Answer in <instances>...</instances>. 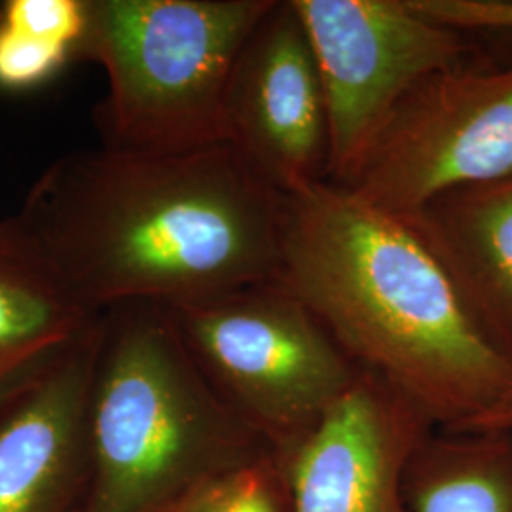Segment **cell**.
I'll return each instance as SVG.
<instances>
[{
    "label": "cell",
    "mask_w": 512,
    "mask_h": 512,
    "mask_svg": "<svg viewBox=\"0 0 512 512\" xmlns=\"http://www.w3.org/2000/svg\"><path fill=\"white\" fill-rule=\"evenodd\" d=\"M310 38L330 126V183L363 162L393 110L431 74L467 57L463 31L410 0H291Z\"/></svg>",
    "instance_id": "52a82bcc"
},
{
    "label": "cell",
    "mask_w": 512,
    "mask_h": 512,
    "mask_svg": "<svg viewBox=\"0 0 512 512\" xmlns=\"http://www.w3.org/2000/svg\"><path fill=\"white\" fill-rule=\"evenodd\" d=\"M169 311L205 380L277 458H289L363 372L277 281Z\"/></svg>",
    "instance_id": "5b68a950"
},
{
    "label": "cell",
    "mask_w": 512,
    "mask_h": 512,
    "mask_svg": "<svg viewBox=\"0 0 512 512\" xmlns=\"http://www.w3.org/2000/svg\"><path fill=\"white\" fill-rule=\"evenodd\" d=\"M99 317L54 365L0 401V512H73Z\"/></svg>",
    "instance_id": "30bf717a"
},
{
    "label": "cell",
    "mask_w": 512,
    "mask_h": 512,
    "mask_svg": "<svg viewBox=\"0 0 512 512\" xmlns=\"http://www.w3.org/2000/svg\"><path fill=\"white\" fill-rule=\"evenodd\" d=\"M435 431L397 387L363 370L283 459L293 512H412L406 473Z\"/></svg>",
    "instance_id": "9c48e42d"
},
{
    "label": "cell",
    "mask_w": 512,
    "mask_h": 512,
    "mask_svg": "<svg viewBox=\"0 0 512 512\" xmlns=\"http://www.w3.org/2000/svg\"><path fill=\"white\" fill-rule=\"evenodd\" d=\"M512 175V65L465 59L427 76L393 110L346 186L412 217L446 192Z\"/></svg>",
    "instance_id": "8992f818"
},
{
    "label": "cell",
    "mask_w": 512,
    "mask_h": 512,
    "mask_svg": "<svg viewBox=\"0 0 512 512\" xmlns=\"http://www.w3.org/2000/svg\"><path fill=\"white\" fill-rule=\"evenodd\" d=\"M183 512H293L283 459L272 454L222 476Z\"/></svg>",
    "instance_id": "9a60e30c"
},
{
    "label": "cell",
    "mask_w": 512,
    "mask_h": 512,
    "mask_svg": "<svg viewBox=\"0 0 512 512\" xmlns=\"http://www.w3.org/2000/svg\"><path fill=\"white\" fill-rule=\"evenodd\" d=\"M99 315L67 291L16 217L0 219V401L61 359Z\"/></svg>",
    "instance_id": "7c38bea8"
},
{
    "label": "cell",
    "mask_w": 512,
    "mask_h": 512,
    "mask_svg": "<svg viewBox=\"0 0 512 512\" xmlns=\"http://www.w3.org/2000/svg\"><path fill=\"white\" fill-rule=\"evenodd\" d=\"M275 0H88L82 61L105 69L101 147L173 154L226 143L239 52Z\"/></svg>",
    "instance_id": "277c9868"
},
{
    "label": "cell",
    "mask_w": 512,
    "mask_h": 512,
    "mask_svg": "<svg viewBox=\"0 0 512 512\" xmlns=\"http://www.w3.org/2000/svg\"><path fill=\"white\" fill-rule=\"evenodd\" d=\"M88 0H0V95L35 92L80 63Z\"/></svg>",
    "instance_id": "5bb4252c"
},
{
    "label": "cell",
    "mask_w": 512,
    "mask_h": 512,
    "mask_svg": "<svg viewBox=\"0 0 512 512\" xmlns=\"http://www.w3.org/2000/svg\"><path fill=\"white\" fill-rule=\"evenodd\" d=\"M406 219L440 256L482 329L512 361V175L446 192Z\"/></svg>",
    "instance_id": "8fae6325"
},
{
    "label": "cell",
    "mask_w": 512,
    "mask_h": 512,
    "mask_svg": "<svg viewBox=\"0 0 512 512\" xmlns=\"http://www.w3.org/2000/svg\"><path fill=\"white\" fill-rule=\"evenodd\" d=\"M412 512H512V433L437 429L410 461Z\"/></svg>",
    "instance_id": "4fadbf2b"
},
{
    "label": "cell",
    "mask_w": 512,
    "mask_h": 512,
    "mask_svg": "<svg viewBox=\"0 0 512 512\" xmlns=\"http://www.w3.org/2000/svg\"><path fill=\"white\" fill-rule=\"evenodd\" d=\"M274 281L437 429L465 427L511 385V359L418 228L346 186L285 194Z\"/></svg>",
    "instance_id": "7a4b0ae2"
},
{
    "label": "cell",
    "mask_w": 512,
    "mask_h": 512,
    "mask_svg": "<svg viewBox=\"0 0 512 512\" xmlns=\"http://www.w3.org/2000/svg\"><path fill=\"white\" fill-rule=\"evenodd\" d=\"M224 122L226 143L283 194L329 179L327 99L291 0H275L241 48Z\"/></svg>",
    "instance_id": "ba28073f"
},
{
    "label": "cell",
    "mask_w": 512,
    "mask_h": 512,
    "mask_svg": "<svg viewBox=\"0 0 512 512\" xmlns=\"http://www.w3.org/2000/svg\"><path fill=\"white\" fill-rule=\"evenodd\" d=\"M458 431H505L512 433V382L503 395L476 420L467 423Z\"/></svg>",
    "instance_id": "e0dca14e"
},
{
    "label": "cell",
    "mask_w": 512,
    "mask_h": 512,
    "mask_svg": "<svg viewBox=\"0 0 512 512\" xmlns=\"http://www.w3.org/2000/svg\"><path fill=\"white\" fill-rule=\"evenodd\" d=\"M272 454L205 380L167 306L126 302L99 315L73 512H183Z\"/></svg>",
    "instance_id": "3957f363"
},
{
    "label": "cell",
    "mask_w": 512,
    "mask_h": 512,
    "mask_svg": "<svg viewBox=\"0 0 512 512\" xmlns=\"http://www.w3.org/2000/svg\"><path fill=\"white\" fill-rule=\"evenodd\" d=\"M416 10L459 31H512V0H410Z\"/></svg>",
    "instance_id": "2e32d148"
},
{
    "label": "cell",
    "mask_w": 512,
    "mask_h": 512,
    "mask_svg": "<svg viewBox=\"0 0 512 512\" xmlns=\"http://www.w3.org/2000/svg\"><path fill=\"white\" fill-rule=\"evenodd\" d=\"M285 194L228 143L173 154L97 148L55 160L14 215L93 313L179 306L274 281Z\"/></svg>",
    "instance_id": "6da1fadb"
}]
</instances>
